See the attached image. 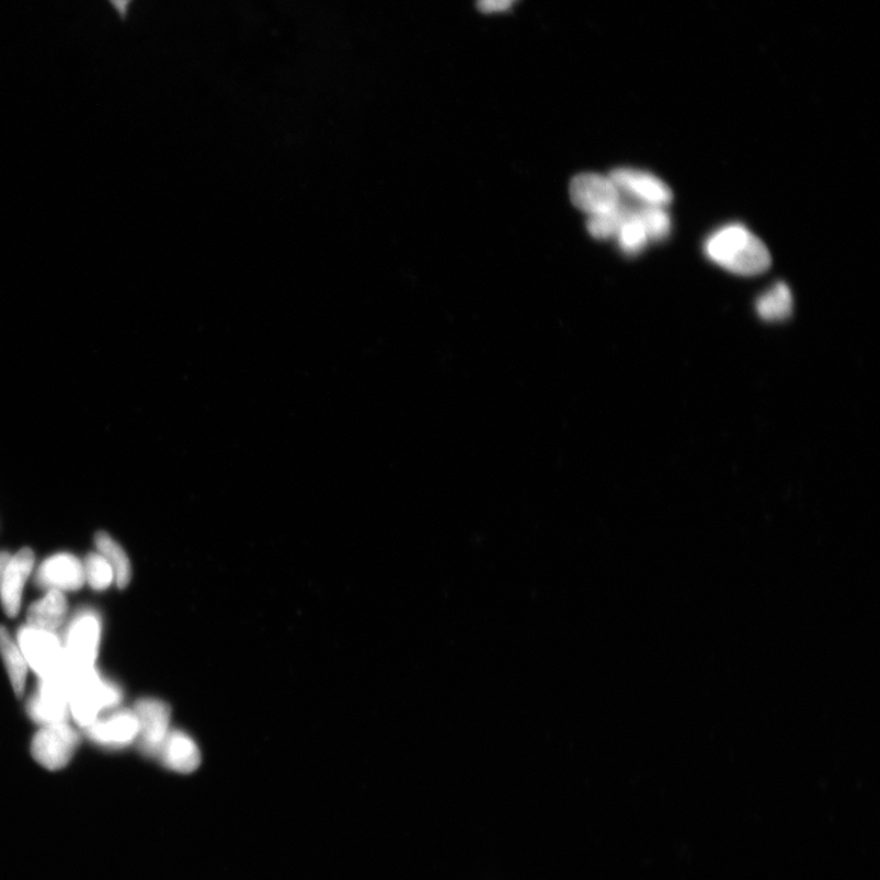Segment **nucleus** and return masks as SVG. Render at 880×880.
I'll list each match as a JSON object with an SVG mask.
<instances>
[{
	"instance_id": "1",
	"label": "nucleus",
	"mask_w": 880,
	"mask_h": 880,
	"mask_svg": "<svg viewBox=\"0 0 880 880\" xmlns=\"http://www.w3.org/2000/svg\"><path fill=\"white\" fill-rule=\"evenodd\" d=\"M704 250L717 266L744 277L765 273L772 264L765 242L738 222L716 229L705 240Z\"/></svg>"
},
{
	"instance_id": "2",
	"label": "nucleus",
	"mask_w": 880,
	"mask_h": 880,
	"mask_svg": "<svg viewBox=\"0 0 880 880\" xmlns=\"http://www.w3.org/2000/svg\"><path fill=\"white\" fill-rule=\"evenodd\" d=\"M122 699L121 687L103 681L94 667L79 672L70 671V715L82 728L93 723L103 709H112L119 706Z\"/></svg>"
},
{
	"instance_id": "3",
	"label": "nucleus",
	"mask_w": 880,
	"mask_h": 880,
	"mask_svg": "<svg viewBox=\"0 0 880 880\" xmlns=\"http://www.w3.org/2000/svg\"><path fill=\"white\" fill-rule=\"evenodd\" d=\"M102 624L98 613L81 610L70 621L61 641L64 656L72 672L94 667L98 660Z\"/></svg>"
},
{
	"instance_id": "4",
	"label": "nucleus",
	"mask_w": 880,
	"mask_h": 880,
	"mask_svg": "<svg viewBox=\"0 0 880 880\" xmlns=\"http://www.w3.org/2000/svg\"><path fill=\"white\" fill-rule=\"evenodd\" d=\"M27 712L35 723L44 727L68 722L70 707L67 663L59 673L39 678L37 690L28 701Z\"/></svg>"
},
{
	"instance_id": "5",
	"label": "nucleus",
	"mask_w": 880,
	"mask_h": 880,
	"mask_svg": "<svg viewBox=\"0 0 880 880\" xmlns=\"http://www.w3.org/2000/svg\"><path fill=\"white\" fill-rule=\"evenodd\" d=\"M18 645L39 678L55 675L66 666L62 644L56 632L25 627L18 631Z\"/></svg>"
},
{
	"instance_id": "6",
	"label": "nucleus",
	"mask_w": 880,
	"mask_h": 880,
	"mask_svg": "<svg viewBox=\"0 0 880 880\" xmlns=\"http://www.w3.org/2000/svg\"><path fill=\"white\" fill-rule=\"evenodd\" d=\"M79 742V734L67 723L46 725L32 740V756L41 766L59 770L71 761Z\"/></svg>"
},
{
	"instance_id": "7",
	"label": "nucleus",
	"mask_w": 880,
	"mask_h": 880,
	"mask_svg": "<svg viewBox=\"0 0 880 880\" xmlns=\"http://www.w3.org/2000/svg\"><path fill=\"white\" fill-rule=\"evenodd\" d=\"M134 712L139 720L137 745L145 756L157 758L171 731V707L161 699L142 698L136 702Z\"/></svg>"
},
{
	"instance_id": "8",
	"label": "nucleus",
	"mask_w": 880,
	"mask_h": 880,
	"mask_svg": "<svg viewBox=\"0 0 880 880\" xmlns=\"http://www.w3.org/2000/svg\"><path fill=\"white\" fill-rule=\"evenodd\" d=\"M572 204L588 216L607 214L622 203V197L610 178L581 174L570 185Z\"/></svg>"
},
{
	"instance_id": "9",
	"label": "nucleus",
	"mask_w": 880,
	"mask_h": 880,
	"mask_svg": "<svg viewBox=\"0 0 880 880\" xmlns=\"http://www.w3.org/2000/svg\"><path fill=\"white\" fill-rule=\"evenodd\" d=\"M610 180L620 195L639 201L643 206L666 207L672 204L673 193L662 179L638 169L619 168L610 174Z\"/></svg>"
},
{
	"instance_id": "10",
	"label": "nucleus",
	"mask_w": 880,
	"mask_h": 880,
	"mask_svg": "<svg viewBox=\"0 0 880 880\" xmlns=\"http://www.w3.org/2000/svg\"><path fill=\"white\" fill-rule=\"evenodd\" d=\"M83 730L95 744L123 748L134 744L139 735V720L134 709H122L108 718L95 719Z\"/></svg>"
},
{
	"instance_id": "11",
	"label": "nucleus",
	"mask_w": 880,
	"mask_h": 880,
	"mask_svg": "<svg viewBox=\"0 0 880 880\" xmlns=\"http://www.w3.org/2000/svg\"><path fill=\"white\" fill-rule=\"evenodd\" d=\"M35 582L38 587L48 591H78L87 582L83 563L69 553L53 556L41 564Z\"/></svg>"
},
{
	"instance_id": "12",
	"label": "nucleus",
	"mask_w": 880,
	"mask_h": 880,
	"mask_svg": "<svg viewBox=\"0 0 880 880\" xmlns=\"http://www.w3.org/2000/svg\"><path fill=\"white\" fill-rule=\"evenodd\" d=\"M34 565L35 555L30 548L21 549L9 560L0 588V598L10 618L16 617L20 610L23 592Z\"/></svg>"
},
{
	"instance_id": "13",
	"label": "nucleus",
	"mask_w": 880,
	"mask_h": 880,
	"mask_svg": "<svg viewBox=\"0 0 880 880\" xmlns=\"http://www.w3.org/2000/svg\"><path fill=\"white\" fill-rule=\"evenodd\" d=\"M157 758L169 770L190 774L201 765V751L193 738L182 730L173 729L169 731Z\"/></svg>"
},
{
	"instance_id": "14",
	"label": "nucleus",
	"mask_w": 880,
	"mask_h": 880,
	"mask_svg": "<svg viewBox=\"0 0 880 880\" xmlns=\"http://www.w3.org/2000/svg\"><path fill=\"white\" fill-rule=\"evenodd\" d=\"M67 613L68 603L64 593L50 590L46 597L30 607L27 625L38 630L56 632L66 621Z\"/></svg>"
},
{
	"instance_id": "15",
	"label": "nucleus",
	"mask_w": 880,
	"mask_h": 880,
	"mask_svg": "<svg viewBox=\"0 0 880 880\" xmlns=\"http://www.w3.org/2000/svg\"><path fill=\"white\" fill-rule=\"evenodd\" d=\"M792 306L793 300L789 285L778 282L759 296L756 301V311L763 321L780 322L791 316Z\"/></svg>"
},
{
	"instance_id": "16",
	"label": "nucleus",
	"mask_w": 880,
	"mask_h": 880,
	"mask_svg": "<svg viewBox=\"0 0 880 880\" xmlns=\"http://www.w3.org/2000/svg\"><path fill=\"white\" fill-rule=\"evenodd\" d=\"M95 547L99 553L108 561L114 574L116 586L125 588L129 585L133 570L129 558L124 549L115 542L107 533H99L94 537Z\"/></svg>"
},
{
	"instance_id": "17",
	"label": "nucleus",
	"mask_w": 880,
	"mask_h": 880,
	"mask_svg": "<svg viewBox=\"0 0 880 880\" xmlns=\"http://www.w3.org/2000/svg\"><path fill=\"white\" fill-rule=\"evenodd\" d=\"M0 653L16 696H23L26 685L27 663L19 645L10 638L4 627H0Z\"/></svg>"
},
{
	"instance_id": "18",
	"label": "nucleus",
	"mask_w": 880,
	"mask_h": 880,
	"mask_svg": "<svg viewBox=\"0 0 880 880\" xmlns=\"http://www.w3.org/2000/svg\"><path fill=\"white\" fill-rule=\"evenodd\" d=\"M618 245L624 254L636 256L640 254L649 243L645 229L636 212V207H630L627 218L622 221L617 232Z\"/></svg>"
},
{
	"instance_id": "19",
	"label": "nucleus",
	"mask_w": 880,
	"mask_h": 880,
	"mask_svg": "<svg viewBox=\"0 0 880 880\" xmlns=\"http://www.w3.org/2000/svg\"><path fill=\"white\" fill-rule=\"evenodd\" d=\"M636 212H638L650 241L661 242L670 238L672 218L665 207L642 205L641 207H636Z\"/></svg>"
},
{
	"instance_id": "20",
	"label": "nucleus",
	"mask_w": 880,
	"mask_h": 880,
	"mask_svg": "<svg viewBox=\"0 0 880 880\" xmlns=\"http://www.w3.org/2000/svg\"><path fill=\"white\" fill-rule=\"evenodd\" d=\"M629 205L621 203L619 207L597 216H591L587 222L590 235L596 239H609L617 236L625 218H627Z\"/></svg>"
},
{
	"instance_id": "21",
	"label": "nucleus",
	"mask_w": 880,
	"mask_h": 880,
	"mask_svg": "<svg viewBox=\"0 0 880 880\" xmlns=\"http://www.w3.org/2000/svg\"><path fill=\"white\" fill-rule=\"evenodd\" d=\"M84 579L94 591H104L114 581V574L108 561L100 553H90L83 563Z\"/></svg>"
},
{
	"instance_id": "22",
	"label": "nucleus",
	"mask_w": 880,
	"mask_h": 880,
	"mask_svg": "<svg viewBox=\"0 0 880 880\" xmlns=\"http://www.w3.org/2000/svg\"><path fill=\"white\" fill-rule=\"evenodd\" d=\"M517 0H477V7L484 14L503 13L511 9Z\"/></svg>"
},
{
	"instance_id": "23",
	"label": "nucleus",
	"mask_w": 880,
	"mask_h": 880,
	"mask_svg": "<svg viewBox=\"0 0 880 880\" xmlns=\"http://www.w3.org/2000/svg\"><path fill=\"white\" fill-rule=\"evenodd\" d=\"M105 2L111 5L122 23H126L129 20L130 9L135 0H105Z\"/></svg>"
},
{
	"instance_id": "24",
	"label": "nucleus",
	"mask_w": 880,
	"mask_h": 880,
	"mask_svg": "<svg viewBox=\"0 0 880 880\" xmlns=\"http://www.w3.org/2000/svg\"><path fill=\"white\" fill-rule=\"evenodd\" d=\"M10 558H12V556L7 553V551H0V588H2V583H3V579H4V572H5V569H7V565L9 563Z\"/></svg>"
}]
</instances>
